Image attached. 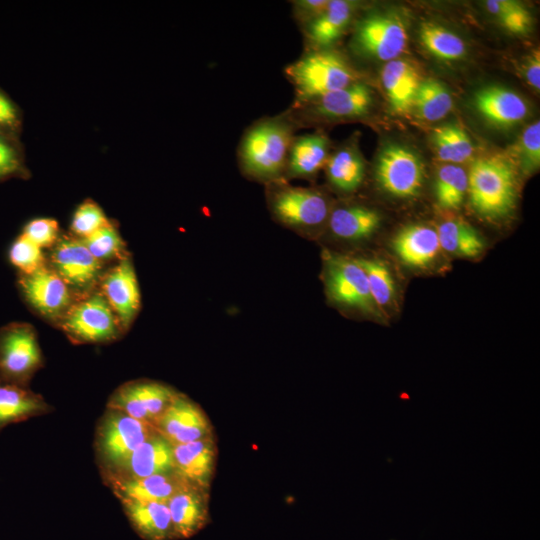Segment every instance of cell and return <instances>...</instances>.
Masks as SVG:
<instances>
[{
  "label": "cell",
  "mask_w": 540,
  "mask_h": 540,
  "mask_svg": "<svg viewBox=\"0 0 540 540\" xmlns=\"http://www.w3.org/2000/svg\"><path fill=\"white\" fill-rule=\"evenodd\" d=\"M297 130L285 110L254 121L243 132L237 148L241 172L266 184L282 180L289 148Z\"/></svg>",
  "instance_id": "obj_1"
},
{
  "label": "cell",
  "mask_w": 540,
  "mask_h": 540,
  "mask_svg": "<svg viewBox=\"0 0 540 540\" xmlns=\"http://www.w3.org/2000/svg\"><path fill=\"white\" fill-rule=\"evenodd\" d=\"M294 90L291 104H301L345 88L360 80L347 59L332 48H305L284 68Z\"/></svg>",
  "instance_id": "obj_2"
},
{
  "label": "cell",
  "mask_w": 540,
  "mask_h": 540,
  "mask_svg": "<svg viewBox=\"0 0 540 540\" xmlns=\"http://www.w3.org/2000/svg\"><path fill=\"white\" fill-rule=\"evenodd\" d=\"M470 206L481 217L500 219L509 215L517 200V176L512 164L498 157L475 160L468 173Z\"/></svg>",
  "instance_id": "obj_3"
},
{
  "label": "cell",
  "mask_w": 540,
  "mask_h": 540,
  "mask_svg": "<svg viewBox=\"0 0 540 540\" xmlns=\"http://www.w3.org/2000/svg\"><path fill=\"white\" fill-rule=\"evenodd\" d=\"M373 104L372 89L365 82L358 80L319 98L301 104H291L285 111L297 129H300L321 122L364 118L371 112Z\"/></svg>",
  "instance_id": "obj_4"
},
{
  "label": "cell",
  "mask_w": 540,
  "mask_h": 540,
  "mask_svg": "<svg viewBox=\"0 0 540 540\" xmlns=\"http://www.w3.org/2000/svg\"><path fill=\"white\" fill-rule=\"evenodd\" d=\"M156 428L107 408L96 430L95 449L103 474L119 468Z\"/></svg>",
  "instance_id": "obj_5"
},
{
  "label": "cell",
  "mask_w": 540,
  "mask_h": 540,
  "mask_svg": "<svg viewBox=\"0 0 540 540\" xmlns=\"http://www.w3.org/2000/svg\"><path fill=\"white\" fill-rule=\"evenodd\" d=\"M267 185L269 209L279 222L295 229H309L328 220L330 203L319 190L292 186L284 179Z\"/></svg>",
  "instance_id": "obj_6"
},
{
  "label": "cell",
  "mask_w": 540,
  "mask_h": 540,
  "mask_svg": "<svg viewBox=\"0 0 540 540\" xmlns=\"http://www.w3.org/2000/svg\"><path fill=\"white\" fill-rule=\"evenodd\" d=\"M324 281L327 295L335 303L374 317L381 316L371 297L366 274L356 258L326 252Z\"/></svg>",
  "instance_id": "obj_7"
},
{
  "label": "cell",
  "mask_w": 540,
  "mask_h": 540,
  "mask_svg": "<svg viewBox=\"0 0 540 540\" xmlns=\"http://www.w3.org/2000/svg\"><path fill=\"white\" fill-rule=\"evenodd\" d=\"M374 176L378 186L387 194L411 199L420 194L425 171L421 158L412 149L390 143L377 155Z\"/></svg>",
  "instance_id": "obj_8"
},
{
  "label": "cell",
  "mask_w": 540,
  "mask_h": 540,
  "mask_svg": "<svg viewBox=\"0 0 540 540\" xmlns=\"http://www.w3.org/2000/svg\"><path fill=\"white\" fill-rule=\"evenodd\" d=\"M407 44L406 25L395 14L373 13L354 24L351 47L361 56L389 62L398 59Z\"/></svg>",
  "instance_id": "obj_9"
},
{
  "label": "cell",
  "mask_w": 540,
  "mask_h": 540,
  "mask_svg": "<svg viewBox=\"0 0 540 540\" xmlns=\"http://www.w3.org/2000/svg\"><path fill=\"white\" fill-rule=\"evenodd\" d=\"M41 365V351L32 326L12 323L0 329V380L26 386Z\"/></svg>",
  "instance_id": "obj_10"
},
{
  "label": "cell",
  "mask_w": 540,
  "mask_h": 540,
  "mask_svg": "<svg viewBox=\"0 0 540 540\" xmlns=\"http://www.w3.org/2000/svg\"><path fill=\"white\" fill-rule=\"evenodd\" d=\"M61 326L72 339L86 343L111 341L122 329L101 292L74 302L62 317Z\"/></svg>",
  "instance_id": "obj_11"
},
{
  "label": "cell",
  "mask_w": 540,
  "mask_h": 540,
  "mask_svg": "<svg viewBox=\"0 0 540 540\" xmlns=\"http://www.w3.org/2000/svg\"><path fill=\"white\" fill-rule=\"evenodd\" d=\"M177 394L174 389L159 382L132 381L123 384L112 394L107 408L155 427Z\"/></svg>",
  "instance_id": "obj_12"
},
{
  "label": "cell",
  "mask_w": 540,
  "mask_h": 540,
  "mask_svg": "<svg viewBox=\"0 0 540 540\" xmlns=\"http://www.w3.org/2000/svg\"><path fill=\"white\" fill-rule=\"evenodd\" d=\"M50 258L51 268L72 291L89 292L100 281L102 263L94 258L81 239L59 238Z\"/></svg>",
  "instance_id": "obj_13"
},
{
  "label": "cell",
  "mask_w": 540,
  "mask_h": 540,
  "mask_svg": "<svg viewBox=\"0 0 540 540\" xmlns=\"http://www.w3.org/2000/svg\"><path fill=\"white\" fill-rule=\"evenodd\" d=\"M19 287L27 302L49 319L61 320L74 303L70 287L46 265L32 273L20 274Z\"/></svg>",
  "instance_id": "obj_14"
},
{
  "label": "cell",
  "mask_w": 540,
  "mask_h": 540,
  "mask_svg": "<svg viewBox=\"0 0 540 540\" xmlns=\"http://www.w3.org/2000/svg\"><path fill=\"white\" fill-rule=\"evenodd\" d=\"M156 430L172 445L200 440L212 434V426L203 410L187 396L178 393L159 418Z\"/></svg>",
  "instance_id": "obj_15"
},
{
  "label": "cell",
  "mask_w": 540,
  "mask_h": 540,
  "mask_svg": "<svg viewBox=\"0 0 540 540\" xmlns=\"http://www.w3.org/2000/svg\"><path fill=\"white\" fill-rule=\"evenodd\" d=\"M101 293L122 329L130 326L140 307V290L131 260L124 257L100 278Z\"/></svg>",
  "instance_id": "obj_16"
},
{
  "label": "cell",
  "mask_w": 540,
  "mask_h": 540,
  "mask_svg": "<svg viewBox=\"0 0 540 540\" xmlns=\"http://www.w3.org/2000/svg\"><path fill=\"white\" fill-rule=\"evenodd\" d=\"M175 471L172 444L158 431L148 437L128 459L104 479H138Z\"/></svg>",
  "instance_id": "obj_17"
},
{
  "label": "cell",
  "mask_w": 540,
  "mask_h": 540,
  "mask_svg": "<svg viewBox=\"0 0 540 540\" xmlns=\"http://www.w3.org/2000/svg\"><path fill=\"white\" fill-rule=\"evenodd\" d=\"M472 103L487 123L499 128L515 126L527 117L529 111L522 96L498 85L485 86L475 91Z\"/></svg>",
  "instance_id": "obj_18"
},
{
  "label": "cell",
  "mask_w": 540,
  "mask_h": 540,
  "mask_svg": "<svg viewBox=\"0 0 540 540\" xmlns=\"http://www.w3.org/2000/svg\"><path fill=\"white\" fill-rule=\"evenodd\" d=\"M115 496L122 501L165 502L178 491L192 485L176 470L138 479H105Z\"/></svg>",
  "instance_id": "obj_19"
},
{
  "label": "cell",
  "mask_w": 540,
  "mask_h": 540,
  "mask_svg": "<svg viewBox=\"0 0 540 540\" xmlns=\"http://www.w3.org/2000/svg\"><path fill=\"white\" fill-rule=\"evenodd\" d=\"M174 539H187L197 534L209 521L206 489L192 484L167 501Z\"/></svg>",
  "instance_id": "obj_20"
},
{
  "label": "cell",
  "mask_w": 540,
  "mask_h": 540,
  "mask_svg": "<svg viewBox=\"0 0 540 540\" xmlns=\"http://www.w3.org/2000/svg\"><path fill=\"white\" fill-rule=\"evenodd\" d=\"M331 153V141L323 130L295 135L287 156L284 180L312 178L322 168Z\"/></svg>",
  "instance_id": "obj_21"
},
{
  "label": "cell",
  "mask_w": 540,
  "mask_h": 540,
  "mask_svg": "<svg viewBox=\"0 0 540 540\" xmlns=\"http://www.w3.org/2000/svg\"><path fill=\"white\" fill-rule=\"evenodd\" d=\"M357 3L329 0L325 10L302 29L306 48H332L355 18Z\"/></svg>",
  "instance_id": "obj_22"
},
{
  "label": "cell",
  "mask_w": 540,
  "mask_h": 540,
  "mask_svg": "<svg viewBox=\"0 0 540 540\" xmlns=\"http://www.w3.org/2000/svg\"><path fill=\"white\" fill-rule=\"evenodd\" d=\"M391 247L406 266L424 268L437 257L440 243L436 229L425 224H409L394 236Z\"/></svg>",
  "instance_id": "obj_23"
},
{
  "label": "cell",
  "mask_w": 540,
  "mask_h": 540,
  "mask_svg": "<svg viewBox=\"0 0 540 540\" xmlns=\"http://www.w3.org/2000/svg\"><path fill=\"white\" fill-rule=\"evenodd\" d=\"M175 470L191 483L207 489L211 482L216 446L213 436L172 445Z\"/></svg>",
  "instance_id": "obj_24"
},
{
  "label": "cell",
  "mask_w": 540,
  "mask_h": 540,
  "mask_svg": "<svg viewBox=\"0 0 540 540\" xmlns=\"http://www.w3.org/2000/svg\"><path fill=\"white\" fill-rule=\"evenodd\" d=\"M380 77L392 111L397 114L412 111L421 82L415 66L406 60L395 59L385 64Z\"/></svg>",
  "instance_id": "obj_25"
},
{
  "label": "cell",
  "mask_w": 540,
  "mask_h": 540,
  "mask_svg": "<svg viewBox=\"0 0 540 540\" xmlns=\"http://www.w3.org/2000/svg\"><path fill=\"white\" fill-rule=\"evenodd\" d=\"M121 503L132 528L142 539L175 540L167 503L141 501Z\"/></svg>",
  "instance_id": "obj_26"
},
{
  "label": "cell",
  "mask_w": 540,
  "mask_h": 540,
  "mask_svg": "<svg viewBox=\"0 0 540 540\" xmlns=\"http://www.w3.org/2000/svg\"><path fill=\"white\" fill-rule=\"evenodd\" d=\"M324 169L328 183L342 193L356 191L365 177V162L353 141L331 152Z\"/></svg>",
  "instance_id": "obj_27"
},
{
  "label": "cell",
  "mask_w": 540,
  "mask_h": 540,
  "mask_svg": "<svg viewBox=\"0 0 540 540\" xmlns=\"http://www.w3.org/2000/svg\"><path fill=\"white\" fill-rule=\"evenodd\" d=\"M379 213L360 204H347L332 209L328 217L331 233L340 239L357 241L369 238L380 227Z\"/></svg>",
  "instance_id": "obj_28"
},
{
  "label": "cell",
  "mask_w": 540,
  "mask_h": 540,
  "mask_svg": "<svg viewBox=\"0 0 540 540\" xmlns=\"http://www.w3.org/2000/svg\"><path fill=\"white\" fill-rule=\"evenodd\" d=\"M50 411L42 396L20 386L0 380V430Z\"/></svg>",
  "instance_id": "obj_29"
},
{
  "label": "cell",
  "mask_w": 540,
  "mask_h": 540,
  "mask_svg": "<svg viewBox=\"0 0 540 540\" xmlns=\"http://www.w3.org/2000/svg\"><path fill=\"white\" fill-rule=\"evenodd\" d=\"M436 231L440 247L453 255L475 257L485 248L481 235L462 220L448 219L442 222Z\"/></svg>",
  "instance_id": "obj_30"
},
{
  "label": "cell",
  "mask_w": 540,
  "mask_h": 540,
  "mask_svg": "<svg viewBox=\"0 0 540 540\" xmlns=\"http://www.w3.org/2000/svg\"><path fill=\"white\" fill-rule=\"evenodd\" d=\"M419 39L428 53L442 61H458L467 54L466 43L459 35L432 21L421 23Z\"/></svg>",
  "instance_id": "obj_31"
},
{
  "label": "cell",
  "mask_w": 540,
  "mask_h": 540,
  "mask_svg": "<svg viewBox=\"0 0 540 540\" xmlns=\"http://www.w3.org/2000/svg\"><path fill=\"white\" fill-rule=\"evenodd\" d=\"M432 144L437 157L449 164L466 162L474 153L471 138L456 124L435 128L432 133Z\"/></svg>",
  "instance_id": "obj_32"
},
{
  "label": "cell",
  "mask_w": 540,
  "mask_h": 540,
  "mask_svg": "<svg viewBox=\"0 0 540 540\" xmlns=\"http://www.w3.org/2000/svg\"><path fill=\"white\" fill-rule=\"evenodd\" d=\"M453 100L446 86L438 80H421L412 110L423 120L434 122L443 119L452 109Z\"/></svg>",
  "instance_id": "obj_33"
},
{
  "label": "cell",
  "mask_w": 540,
  "mask_h": 540,
  "mask_svg": "<svg viewBox=\"0 0 540 540\" xmlns=\"http://www.w3.org/2000/svg\"><path fill=\"white\" fill-rule=\"evenodd\" d=\"M468 190V173L458 165L446 164L436 174L434 193L437 204L446 210L458 209Z\"/></svg>",
  "instance_id": "obj_34"
},
{
  "label": "cell",
  "mask_w": 540,
  "mask_h": 540,
  "mask_svg": "<svg viewBox=\"0 0 540 540\" xmlns=\"http://www.w3.org/2000/svg\"><path fill=\"white\" fill-rule=\"evenodd\" d=\"M363 268L371 297L377 309L384 310L394 300L395 282L388 266L379 259L356 258Z\"/></svg>",
  "instance_id": "obj_35"
},
{
  "label": "cell",
  "mask_w": 540,
  "mask_h": 540,
  "mask_svg": "<svg viewBox=\"0 0 540 540\" xmlns=\"http://www.w3.org/2000/svg\"><path fill=\"white\" fill-rule=\"evenodd\" d=\"M487 11L508 32L516 35L527 34L532 26L531 14L524 5L513 0H489L485 2Z\"/></svg>",
  "instance_id": "obj_36"
},
{
  "label": "cell",
  "mask_w": 540,
  "mask_h": 540,
  "mask_svg": "<svg viewBox=\"0 0 540 540\" xmlns=\"http://www.w3.org/2000/svg\"><path fill=\"white\" fill-rule=\"evenodd\" d=\"M81 241L94 258L101 263L126 257L124 241L111 223L106 224Z\"/></svg>",
  "instance_id": "obj_37"
},
{
  "label": "cell",
  "mask_w": 540,
  "mask_h": 540,
  "mask_svg": "<svg viewBox=\"0 0 540 540\" xmlns=\"http://www.w3.org/2000/svg\"><path fill=\"white\" fill-rule=\"evenodd\" d=\"M11 263L20 270V274H29L45 265L42 248L21 234L9 251Z\"/></svg>",
  "instance_id": "obj_38"
},
{
  "label": "cell",
  "mask_w": 540,
  "mask_h": 540,
  "mask_svg": "<svg viewBox=\"0 0 540 540\" xmlns=\"http://www.w3.org/2000/svg\"><path fill=\"white\" fill-rule=\"evenodd\" d=\"M516 155L522 170L530 173L540 165V123L534 121L527 126L517 143Z\"/></svg>",
  "instance_id": "obj_39"
},
{
  "label": "cell",
  "mask_w": 540,
  "mask_h": 540,
  "mask_svg": "<svg viewBox=\"0 0 540 540\" xmlns=\"http://www.w3.org/2000/svg\"><path fill=\"white\" fill-rule=\"evenodd\" d=\"M110 223L103 210L93 201H85L75 210L72 222V232L83 238Z\"/></svg>",
  "instance_id": "obj_40"
},
{
  "label": "cell",
  "mask_w": 540,
  "mask_h": 540,
  "mask_svg": "<svg viewBox=\"0 0 540 540\" xmlns=\"http://www.w3.org/2000/svg\"><path fill=\"white\" fill-rule=\"evenodd\" d=\"M22 234L42 249L53 247L59 240V226L54 219L37 218L24 227Z\"/></svg>",
  "instance_id": "obj_41"
},
{
  "label": "cell",
  "mask_w": 540,
  "mask_h": 540,
  "mask_svg": "<svg viewBox=\"0 0 540 540\" xmlns=\"http://www.w3.org/2000/svg\"><path fill=\"white\" fill-rule=\"evenodd\" d=\"M290 3L293 19L303 29L325 10L329 0H294Z\"/></svg>",
  "instance_id": "obj_42"
},
{
  "label": "cell",
  "mask_w": 540,
  "mask_h": 540,
  "mask_svg": "<svg viewBox=\"0 0 540 540\" xmlns=\"http://www.w3.org/2000/svg\"><path fill=\"white\" fill-rule=\"evenodd\" d=\"M524 76L537 91L540 89V53L534 50L524 64Z\"/></svg>",
  "instance_id": "obj_43"
},
{
  "label": "cell",
  "mask_w": 540,
  "mask_h": 540,
  "mask_svg": "<svg viewBox=\"0 0 540 540\" xmlns=\"http://www.w3.org/2000/svg\"><path fill=\"white\" fill-rule=\"evenodd\" d=\"M18 167L15 151L0 140V177L13 173Z\"/></svg>",
  "instance_id": "obj_44"
},
{
  "label": "cell",
  "mask_w": 540,
  "mask_h": 540,
  "mask_svg": "<svg viewBox=\"0 0 540 540\" xmlns=\"http://www.w3.org/2000/svg\"><path fill=\"white\" fill-rule=\"evenodd\" d=\"M16 117V110L13 104L0 93V126L13 124Z\"/></svg>",
  "instance_id": "obj_45"
}]
</instances>
